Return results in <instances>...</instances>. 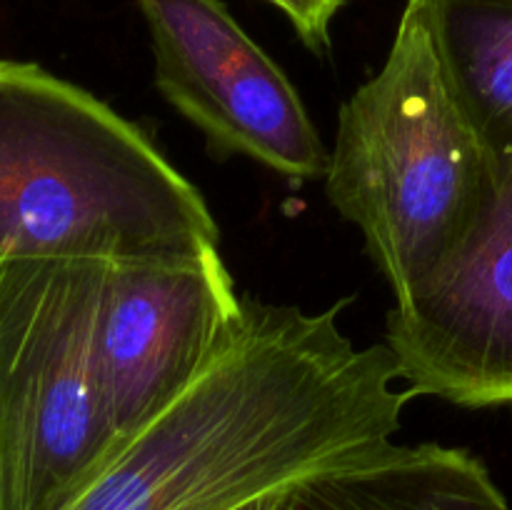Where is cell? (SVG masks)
<instances>
[{
    "instance_id": "1",
    "label": "cell",
    "mask_w": 512,
    "mask_h": 510,
    "mask_svg": "<svg viewBox=\"0 0 512 510\" xmlns=\"http://www.w3.org/2000/svg\"><path fill=\"white\" fill-rule=\"evenodd\" d=\"M343 305L243 295L223 353L65 510H235L390 443L415 395L388 343L343 333Z\"/></svg>"
},
{
    "instance_id": "2",
    "label": "cell",
    "mask_w": 512,
    "mask_h": 510,
    "mask_svg": "<svg viewBox=\"0 0 512 510\" xmlns=\"http://www.w3.org/2000/svg\"><path fill=\"white\" fill-rule=\"evenodd\" d=\"M220 250L203 193L135 123L0 58V260L178 263Z\"/></svg>"
},
{
    "instance_id": "3",
    "label": "cell",
    "mask_w": 512,
    "mask_h": 510,
    "mask_svg": "<svg viewBox=\"0 0 512 510\" xmlns=\"http://www.w3.org/2000/svg\"><path fill=\"white\" fill-rule=\"evenodd\" d=\"M325 193L408 303L483 218L498 165L445 83L433 38L408 0L383 68L343 103Z\"/></svg>"
},
{
    "instance_id": "4",
    "label": "cell",
    "mask_w": 512,
    "mask_h": 510,
    "mask_svg": "<svg viewBox=\"0 0 512 510\" xmlns=\"http://www.w3.org/2000/svg\"><path fill=\"white\" fill-rule=\"evenodd\" d=\"M108 265L0 260V510H65L120 450L98 360Z\"/></svg>"
},
{
    "instance_id": "5",
    "label": "cell",
    "mask_w": 512,
    "mask_h": 510,
    "mask_svg": "<svg viewBox=\"0 0 512 510\" xmlns=\"http://www.w3.org/2000/svg\"><path fill=\"white\" fill-rule=\"evenodd\" d=\"M160 95L220 155H243L295 183L328 173L325 148L285 70L223 0H138Z\"/></svg>"
},
{
    "instance_id": "6",
    "label": "cell",
    "mask_w": 512,
    "mask_h": 510,
    "mask_svg": "<svg viewBox=\"0 0 512 510\" xmlns=\"http://www.w3.org/2000/svg\"><path fill=\"white\" fill-rule=\"evenodd\" d=\"M240 318L243 295L220 250L178 263L108 265L98 360L120 445L210 368Z\"/></svg>"
},
{
    "instance_id": "7",
    "label": "cell",
    "mask_w": 512,
    "mask_h": 510,
    "mask_svg": "<svg viewBox=\"0 0 512 510\" xmlns=\"http://www.w3.org/2000/svg\"><path fill=\"white\" fill-rule=\"evenodd\" d=\"M388 348L413 395L512 405V158L453 260L388 313Z\"/></svg>"
},
{
    "instance_id": "8",
    "label": "cell",
    "mask_w": 512,
    "mask_h": 510,
    "mask_svg": "<svg viewBox=\"0 0 512 510\" xmlns=\"http://www.w3.org/2000/svg\"><path fill=\"white\" fill-rule=\"evenodd\" d=\"M273 510H512L483 460L438 443H385L298 480Z\"/></svg>"
},
{
    "instance_id": "9",
    "label": "cell",
    "mask_w": 512,
    "mask_h": 510,
    "mask_svg": "<svg viewBox=\"0 0 512 510\" xmlns=\"http://www.w3.org/2000/svg\"><path fill=\"white\" fill-rule=\"evenodd\" d=\"M445 83L495 165L512 158V0H413Z\"/></svg>"
},
{
    "instance_id": "10",
    "label": "cell",
    "mask_w": 512,
    "mask_h": 510,
    "mask_svg": "<svg viewBox=\"0 0 512 510\" xmlns=\"http://www.w3.org/2000/svg\"><path fill=\"white\" fill-rule=\"evenodd\" d=\"M265 3L278 8L290 20L298 38L320 55L330 48L333 23L348 0H265Z\"/></svg>"
},
{
    "instance_id": "11",
    "label": "cell",
    "mask_w": 512,
    "mask_h": 510,
    "mask_svg": "<svg viewBox=\"0 0 512 510\" xmlns=\"http://www.w3.org/2000/svg\"><path fill=\"white\" fill-rule=\"evenodd\" d=\"M275 495H278V493L265 495V498H258V500H250V503L240 505V508H235V510H273Z\"/></svg>"
}]
</instances>
